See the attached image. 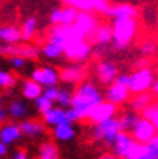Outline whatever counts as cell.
Here are the masks:
<instances>
[{
  "label": "cell",
  "instance_id": "obj_1",
  "mask_svg": "<svg viewBox=\"0 0 158 159\" xmlns=\"http://www.w3.org/2000/svg\"><path fill=\"white\" fill-rule=\"evenodd\" d=\"M104 101V94L92 81H81L73 93L71 109L81 119H89L92 110Z\"/></svg>",
  "mask_w": 158,
  "mask_h": 159
},
{
  "label": "cell",
  "instance_id": "obj_2",
  "mask_svg": "<svg viewBox=\"0 0 158 159\" xmlns=\"http://www.w3.org/2000/svg\"><path fill=\"white\" fill-rule=\"evenodd\" d=\"M138 32L136 19H115L112 23V46L117 51H123L131 45Z\"/></svg>",
  "mask_w": 158,
  "mask_h": 159
},
{
  "label": "cell",
  "instance_id": "obj_3",
  "mask_svg": "<svg viewBox=\"0 0 158 159\" xmlns=\"http://www.w3.org/2000/svg\"><path fill=\"white\" fill-rule=\"evenodd\" d=\"M121 126H119V119L112 117L106 121L97 123L92 129V139L96 142H100L106 146H112L113 140L121 133Z\"/></svg>",
  "mask_w": 158,
  "mask_h": 159
},
{
  "label": "cell",
  "instance_id": "obj_4",
  "mask_svg": "<svg viewBox=\"0 0 158 159\" xmlns=\"http://www.w3.org/2000/svg\"><path fill=\"white\" fill-rule=\"evenodd\" d=\"M155 81V72L151 67L138 68L131 74L129 78V91L131 94L150 91Z\"/></svg>",
  "mask_w": 158,
  "mask_h": 159
},
{
  "label": "cell",
  "instance_id": "obj_5",
  "mask_svg": "<svg viewBox=\"0 0 158 159\" xmlns=\"http://www.w3.org/2000/svg\"><path fill=\"white\" fill-rule=\"evenodd\" d=\"M64 55L74 64H83L92 55V45L86 39H77L64 46Z\"/></svg>",
  "mask_w": 158,
  "mask_h": 159
},
{
  "label": "cell",
  "instance_id": "obj_6",
  "mask_svg": "<svg viewBox=\"0 0 158 159\" xmlns=\"http://www.w3.org/2000/svg\"><path fill=\"white\" fill-rule=\"evenodd\" d=\"M41 49L33 45H19V43H6L0 45V55L3 57H22L25 59H36Z\"/></svg>",
  "mask_w": 158,
  "mask_h": 159
},
{
  "label": "cell",
  "instance_id": "obj_7",
  "mask_svg": "<svg viewBox=\"0 0 158 159\" xmlns=\"http://www.w3.org/2000/svg\"><path fill=\"white\" fill-rule=\"evenodd\" d=\"M131 134L135 139V142L142 143V145H148L157 138L158 133L155 130V126L152 125V121L145 117H141L135 125V127L132 129Z\"/></svg>",
  "mask_w": 158,
  "mask_h": 159
},
{
  "label": "cell",
  "instance_id": "obj_8",
  "mask_svg": "<svg viewBox=\"0 0 158 159\" xmlns=\"http://www.w3.org/2000/svg\"><path fill=\"white\" fill-rule=\"evenodd\" d=\"M31 80H33L35 83H38L41 87H52L57 85L60 81V71L55 67L51 65H44L36 70H33L31 74Z\"/></svg>",
  "mask_w": 158,
  "mask_h": 159
},
{
  "label": "cell",
  "instance_id": "obj_9",
  "mask_svg": "<svg viewBox=\"0 0 158 159\" xmlns=\"http://www.w3.org/2000/svg\"><path fill=\"white\" fill-rule=\"evenodd\" d=\"M94 74L97 81L108 87L112 83H115L119 71H117V67L115 62L109 61V59H100L94 67Z\"/></svg>",
  "mask_w": 158,
  "mask_h": 159
},
{
  "label": "cell",
  "instance_id": "obj_10",
  "mask_svg": "<svg viewBox=\"0 0 158 159\" xmlns=\"http://www.w3.org/2000/svg\"><path fill=\"white\" fill-rule=\"evenodd\" d=\"M129 98H131L129 87L121 85V84H117V83H112L110 85H108L106 93H104V100L115 104L116 107L126 104L129 101Z\"/></svg>",
  "mask_w": 158,
  "mask_h": 159
},
{
  "label": "cell",
  "instance_id": "obj_11",
  "mask_svg": "<svg viewBox=\"0 0 158 159\" xmlns=\"http://www.w3.org/2000/svg\"><path fill=\"white\" fill-rule=\"evenodd\" d=\"M64 6H71L79 12H102L109 6V0H61Z\"/></svg>",
  "mask_w": 158,
  "mask_h": 159
},
{
  "label": "cell",
  "instance_id": "obj_12",
  "mask_svg": "<svg viewBox=\"0 0 158 159\" xmlns=\"http://www.w3.org/2000/svg\"><path fill=\"white\" fill-rule=\"evenodd\" d=\"M133 145H135V139L132 138V134L128 132H121L113 140L110 148H112V153L117 159H125Z\"/></svg>",
  "mask_w": 158,
  "mask_h": 159
},
{
  "label": "cell",
  "instance_id": "obj_13",
  "mask_svg": "<svg viewBox=\"0 0 158 159\" xmlns=\"http://www.w3.org/2000/svg\"><path fill=\"white\" fill-rule=\"evenodd\" d=\"M104 16L110 17V19H126V17H132L136 19L138 16V9L129 3H117V4H109L108 9L103 12Z\"/></svg>",
  "mask_w": 158,
  "mask_h": 159
},
{
  "label": "cell",
  "instance_id": "obj_14",
  "mask_svg": "<svg viewBox=\"0 0 158 159\" xmlns=\"http://www.w3.org/2000/svg\"><path fill=\"white\" fill-rule=\"evenodd\" d=\"M86 67L83 64H71L64 67L60 71V81H64L67 84H80L86 77Z\"/></svg>",
  "mask_w": 158,
  "mask_h": 159
},
{
  "label": "cell",
  "instance_id": "obj_15",
  "mask_svg": "<svg viewBox=\"0 0 158 159\" xmlns=\"http://www.w3.org/2000/svg\"><path fill=\"white\" fill-rule=\"evenodd\" d=\"M116 111H117L116 106L104 100L103 103H100L99 106H96L92 110V113H90L87 120H90L93 125H97V123H102V121H106L109 119L115 117Z\"/></svg>",
  "mask_w": 158,
  "mask_h": 159
},
{
  "label": "cell",
  "instance_id": "obj_16",
  "mask_svg": "<svg viewBox=\"0 0 158 159\" xmlns=\"http://www.w3.org/2000/svg\"><path fill=\"white\" fill-rule=\"evenodd\" d=\"M73 25L83 35H86V38H90V35L99 26V20H97V17L92 12H79L77 19H75V22Z\"/></svg>",
  "mask_w": 158,
  "mask_h": 159
},
{
  "label": "cell",
  "instance_id": "obj_17",
  "mask_svg": "<svg viewBox=\"0 0 158 159\" xmlns=\"http://www.w3.org/2000/svg\"><path fill=\"white\" fill-rule=\"evenodd\" d=\"M90 38H92L94 46H102L106 49L112 43V26L108 23L99 25L94 29V32L90 35Z\"/></svg>",
  "mask_w": 158,
  "mask_h": 159
},
{
  "label": "cell",
  "instance_id": "obj_18",
  "mask_svg": "<svg viewBox=\"0 0 158 159\" xmlns=\"http://www.w3.org/2000/svg\"><path fill=\"white\" fill-rule=\"evenodd\" d=\"M154 103V97L151 94V91H144V93H138V94H133L131 98H129V107L131 110L136 111V113L142 114V111Z\"/></svg>",
  "mask_w": 158,
  "mask_h": 159
},
{
  "label": "cell",
  "instance_id": "obj_19",
  "mask_svg": "<svg viewBox=\"0 0 158 159\" xmlns=\"http://www.w3.org/2000/svg\"><path fill=\"white\" fill-rule=\"evenodd\" d=\"M23 134L21 132V127L16 123H6L2 126L0 129V142H3L4 145H12V143L17 142Z\"/></svg>",
  "mask_w": 158,
  "mask_h": 159
},
{
  "label": "cell",
  "instance_id": "obj_20",
  "mask_svg": "<svg viewBox=\"0 0 158 159\" xmlns=\"http://www.w3.org/2000/svg\"><path fill=\"white\" fill-rule=\"evenodd\" d=\"M21 132L26 138H38L45 133V123L38 120H23L19 125Z\"/></svg>",
  "mask_w": 158,
  "mask_h": 159
},
{
  "label": "cell",
  "instance_id": "obj_21",
  "mask_svg": "<svg viewBox=\"0 0 158 159\" xmlns=\"http://www.w3.org/2000/svg\"><path fill=\"white\" fill-rule=\"evenodd\" d=\"M42 119H44V123L46 126H51V127H54V126L60 125V123H65L67 121V117H65V109L63 107H51L48 111L42 114Z\"/></svg>",
  "mask_w": 158,
  "mask_h": 159
},
{
  "label": "cell",
  "instance_id": "obj_22",
  "mask_svg": "<svg viewBox=\"0 0 158 159\" xmlns=\"http://www.w3.org/2000/svg\"><path fill=\"white\" fill-rule=\"evenodd\" d=\"M125 159H155L154 149L151 146V143L148 145H142V143L135 142L132 149L129 151Z\"/></svg>",
  "mask_w": 158,
  "mask_h": 159
},
{
  "label": "cell",
  "instance_id": "obj_23",
  "mask_svg": "<svg viewBox=\"0 0 158 159\" xmlns=\"http://www.w3.org/2000/svg\"><path fill=\"white\" fill-rule=\"evenodd\" d=\"M52 134L54 138L60 142H68V140H73L75 136V130L74 126L65 121V123H60V125L54 126L52 127Z\"/></svg>",
  "mask_w": 158,
  "mask_h": 159
},
{
  "label": "cell",
  "instance_id": "obj_24",
  "mask_svg": "<svg viewBox=\"0 0 158 159\" xmlns=\"http://www.w3.org/2000/svg\"><path fill=\"white\" fill-rule=\"evenodd\" d=\"M0 41L4 43H19L22 41L21 29L15 28V26H2L0 28Z\"/></svg>",
  "mask_w": 158,
  "mask_h": 159
},
{
  "label": "cell",
  "instance_id": "obj_25",
  "mask_svg": "<svg viewBox=\"0 0 158 159\" xmlns=\"http://www.w3.org/2000/svg\"><path fill=\"white\" fill-rule=\"evenodd\" d=\"M139 119H141V116H139V113H136V111H133V110L125 111V113L121 114V117H119V126H121V130L122 132H128V133H131Z\"/></svg>",
  "mask_w": 158,
  "mask_h": 159
},
{
  "label": "cell",
  "instance_id": "obj_26",
  "mask_svg": "<svg viewBox=\"0 0 158 159\" xmlns=\"http://www.w3.org/2000/svg\"><path fill=\"white\" fill-rule=\"evenodd\" d=\"M44 87H41L38 83H35L33 80H26L23 85H22V94L28 100H36L39 96H42Z\"/></svg>",
  "mask_w": 158,
  "mask_h": 159
},
{
  "label": "cell",
  "instance_id": "obj_27",
  "mask_svg": "<svg viewBox=\"0 0 158 159\" xmlns=\"http://www.w3.org/2000/svg\"><path fill=\"white\" fill-rule=\"evenodd\" d=\"M38 159H61L60 158L58 148L55 146L52 142H44L39 146Z\"/></svg>",
  "mask_w": 158,
  "mask_h": 159
},
{
  "label": "cell",
  "instance_id": "obj_28",
  "mask_svg": "<svg viewBox=\"0 0 158 159\" xmlns=\"http://www.w3.org/2000/svg\"><path fill=\"white\" fill-rule=\"evenodd\" d=\"M41 54L44 55L46 59H57V58H60L61 55H64V49H63V46L57 45L54 42L46 41L45 45L42 46Z\"/></svg>",
  "mask_w": 158,
  "mask_h": 159
},
{
  "label": "cell",
  "instance_id": "obj_29",
  "mask_svg": "<svg viewBox=\"0 0 158 159\" xmlns=\"http://www.w3.org/2000/svg\"><path fill=\"white\" fill-rule=\"evenodd\" d=\"M36 29H38V20L35 17H28L21 28L22 39L23 41H31L36 34Z\"/></svg>",
  "mask_w": 158,
  "mask_h": 159
},
{
  "label": "cell",
  "instance_id": "obj_30",
  "mask_svg": "<svg viewBox=\"0 0 158 159\" xmlns=\"http://www.w3.org/2000/svg\"><path fill=\"white\" fill-rule=\"evenodd\" d=\"M28 113V107L23 101L21 100H15L9 104V109H7V114L10 117L13 119H23Z\"/></svg>",
  "mask_w": 158,
  "mask_h": 159
},
{
  "label": "cell",
  "instance_id": "obj_31",
  "mask_svg": "<svg viewBox=\"0 0 158 159\" xmlns=\"http://www.w3.org/2000/svg\"><path fill=\"white\" fill-rule=\"evenodd\" d=\"M77 15H79V10L74 7H71V6H64V7H61V20H60V25L61 26L73 25L75 22V19H77Z\"/></svg>",
  "mask_w": 158,
  "mask_h": 159
},
{
  "label": "cell",
  "instance_id": "obj_32",
  "mask_svg": "<svg viewBox=\"0 0 158 159\" xmlns=\"http://www.w3.org/2000/svg\"><path fill=\"white\" fill-rule=\"evenodd\" d=\"M157 42L152 41V39H146V41L141 42V45L138 46V51H139L142 58H148V57H152L157 52Z\"/></svg>",
  "mask_w": 158,
  "mask_h": 159
},
{
  "label": "cell",
  "instance_id": "obj_33",
  "mask_svg": "<svg viewBox=\"0 0 158 159\" xmlns=\"http://www.w3.org/2000/svg\"><path fill=\"white\" fill-rule=\"evenodd\" d=\"M71 100H73V93H71V90H68V88H60L57 100H55V103L58 104V107L68 109L71 106Z\"/></svg>",
  "mask_w": 158,
  "mask_h": 159
},
{
  "label": "cell",
  "instance_id": "obj_34",
  "mask_svg": "<svg viewBox=\"0 0 158 159\" xmlns=\"http://www.w3.org/2000/svg\"><path fill=\"white\" fill-rule=\"evenodd\" d=\"M142 117H145L152 121V125L155 126V130H157V133H158V103L154 101L151 106H148V107L142 111Z\"/></svg>",
  "mask_w": 158,
  "mask_h": 159
},
{
  "label": "cell",
  "instance_id": "obj_35",
  "mask_svg": "<svg viewBox=\"0 0 158 159\" xmlns=\"http://www.w3.org/2000/svg\"><path fill=\"white\" fill-rule=\"evenodd\" d=\"M35 107H36V110L39 113L44 114L45 111H48L51 107H54V101H51L50 98H46L45 96H39L36 100H35Z\"/></svg>",
  "mask_w": 158,
  "mask_h": 159
},
{
  "label": "cell",
  "instance_id": "obj_36",
  "mask_svg": "<svg viewBox=\"0 0 158 159\" xmlns=\"http://www.w3.org/2000/svg\"><path fill=\"white\" fill-rule=\"evenodd\" d=\"M16 83V77L7 71H0V88H10Z\"/></svg>",
  "mask_w": 158,
  "mask_h": 159
},
{
  "label": "cell",
  "instance_id": "obj_37",
  "mask_svg": "<svg viewBox=\"0 0 158 159\" xmlns=\"http://www.w3.org/2000/svg\"><path fill=\"white\" fill-rule=\"evenodd\" d=\"M58 90L60 88L57 87V85H52V87H45L44 88V91H42V96H45L46 98H50L51 101L57 100V96H58Z\"/></svg>",
  "mask_w": 158,
  "mask_h": 159
},
{
  "label": "cell",
  "instance_id": "obj_38",
  "mask_svg": "<svg viewBox=\"0 0 158 159\" xmlns=\"http://www.w3.org/2000/svg\"><path fill=\"white\" fill-rule=\"evenodd\" d=\"M61 20V7H55L50 15V22L52 26H58Z\"/></svg>",
  "mask_w": 158,
  "mask_h": 159
},
{
  "label": "cell",
  "instance_id": "obj_39",
  "mask_svg": "<svg viewBox=\"0 0 158 159\" xmlns=\"http://www.w3.org/2000/svg\"><path fill=\"white\" fill-rule=\"evenodd\" d=\"M26 61L28 59L22 58V57H12L10 58V65L13 68H16V70H22V68L26 67Z\"/></svg>",
  "mask_w": 158,
  "mask_h": 159
},
{
  "label": "cell",
  "instance_id": "obj_40",
  "mask_svg": "<svg viewBox=\"0 0 158 159\" xmlns=\"http://www.w3.org/2000/svg\"><path fill=\"white\" fill-rule=\"evenodd\" d=\"M65 117H67V121H68V123H71V125H74L75 121H79V120H80L79 114L75 113V111H74L73 109H71V107L65 109Z\"/></svg>",
  "mask_w": 158,
  "mask_h": 159
},
{
  "label": "cell",
  "instance_id": "obj_41",
  "mask_svg": "<svg viewBox=\"0 0 158 159\" xmlns=\"http://www.w3.org/2000/svg\"><path fill=\"white\" fill-rule=\"evenodd\" d=\"M129 78H131V74H126V72H122V74H117L115 83L121 84V85H125V87H129Z\"/></svg>",
  "mask_w": 158,
  "mask_h": 159
},
{
  "label": "cell",
  "instance_id": "obj_42",
  "mask_svg": "<svg viewBox=\"0 0 158 159\" xmlns=\"http://www.w3.org/2000/svg\"><path fill=\"white\" fill-rule=\"evenodd\" d=\"M151 94H152V97H154V100L158 101V78H155L154 84H152V87H151Z\"/></svg>",
  "mask_w": 158,
  "mask_h": 159
},
{
  "label": "cell",
  "instance_id": "obj_43",
  "mask_svg": "<svg viewBox=\"0 0 158 159\" xmlns=\"http://www.w3.org/2000/svg\"><path fill=\"white\" fill-rule=\"evenodd\" d=\"M13 159H31L28 156V153L23 151H16L15 152V155H13Z\"/></svg>",
  "mask_w": 158,
  "mask_h": 159
},
{
  "label": "cell",
  "instance_id": "obj_44",
  "mask_svg": "<svg viewBox=\"0 0 158 159\" xmlns=\"http://www.w3.org/2000/svg\"><path fill=\"white\" fill-rule=\"evenodd\" d=\"M151 146H152V149H154V155H155V159H158V134L157 138L151 142Z\"/></svg>",
  "mask_w": 158,
  "mask_h": 159
},
{
  "label": "cell",
  "instance_id": "obj_45",
  "mask_svg": "<svg viewBox=\"0 0 158 159\" xmlns=\"http://www.w3.org/2000/svg\"><path fill=\"white\" fill-rule=\"evenodd\" d=\"M148 67V58H141L136 62V68H145Z\"/></svg>",
  "mask_w": 158,
  "mask_h": 159
},
{
  "label": "cell",
  "instance_id": "obj_46",
  "mask_svg": "<svg viewBox=\"0 0 158 159\" xmlns=\"http://www.w3.org/2000/svg\"><path fill=\"white\" fill-rule=\"evenodd\" d=\"M7 151H9L7 145H4L3 142H0V158L6 155V153H7Z\"/></svg>",
  "mask_w": 158,
  "mask_h": 159
},
{
  "label": "cell",
  "instance_id": "obj_47",
  "mask_svg": "<svg viewBox=\"0 0 158 159\" xmlns=\"http://www.w3.org/2000/svg\"><path fill=\"white\" fill-rule=\"evenodd\" d=\"M6 116H7V111H6L3 107H0V125L6 120Z\"/></svg>",
  "mask_w": 158,
  "mask_h": 159
},
{
  "label": "cell",
  "instance_id": "obj_48",
  "mask_svg": "<svg viewBox=\"0 0 158 159\" xmlns=\"http://www.w3.org/2000/svg\"><path fill=\"white\" fill-rule=\"evenodd\" d=\"M97 159H117V158H116L115 155H113V153H104V155L99 156Z\"/></svg>",
  "mask_w": 158,
  "mask_h": 159
},
{
  "label": "cell",
  "instance_id": "obj_49",
  "mask_svg": "<svg viewBox=\"0 0 158 159\" xmlns=\"http://www.w3.org/2000/svg\"><path fill=\"white\" fill-rule=\"evenodd\" d=\"M2 106H3V96L0 94V107H2Z\"/></svg>",
  "mask_w": 158,
  "mask_h": 159
}]
</instances>
